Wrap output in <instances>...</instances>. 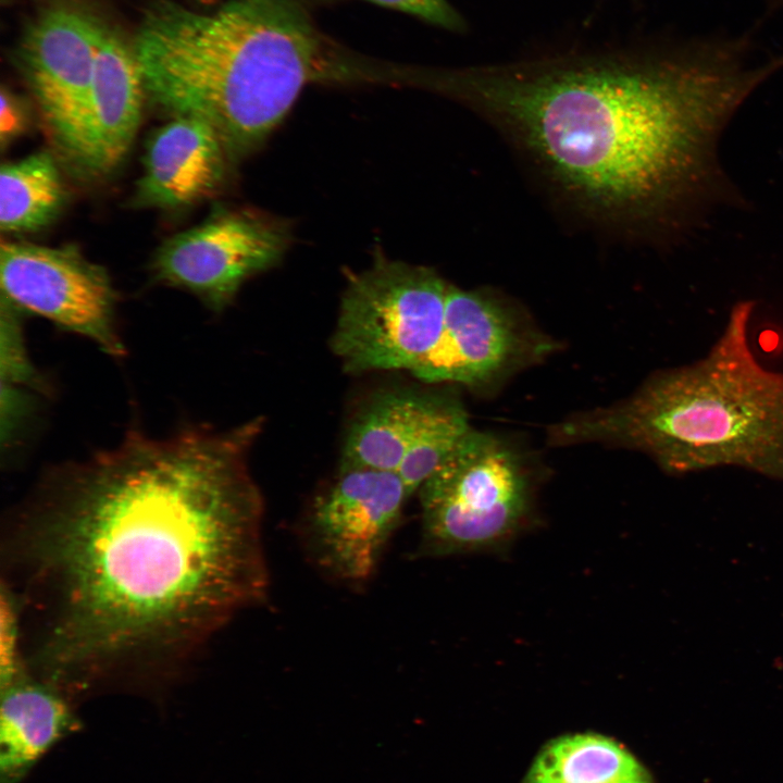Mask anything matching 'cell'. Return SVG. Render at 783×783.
Segmentation results:
<instances>
[{
    "label": "cell",
    "mask_w": 783,
    "mask_h": 783,
    "mask_svg": "<svg viewBox=\"0 0 783 783\" xmlns=\"http://www.w3.org/2000/svg\"><path fill=\"white\" fill-rule=\"evenodd\" d=\"M257 425L129 430L51 473L5 539L23 652L66 695L183 670L266 595Z\"/></svg>",
    "instance_id": "1"
},
{
    "label": "cell",
    "mask_w": 783,
    "mask_h": 783,
    "mask_svg": "<svg viewBox=\"0 0 783 783\" xmlns=\"http://www.w3.org/2000/svg\"><path fill=\"white\" fill-rule=\"evenodd\" d=\"M748 53L742 38L570 50L438 70L435 90L493 125L584 215L662 232L723 191L717 137L783 67Z\"/></svg>",
    "instance_id": "2"
},
{
    "label": "cell",
    "mask_w": 783,
    "mask_h": 783,
    "mask_svg": "<svg viewBox=\"0 0 783 783\" xmlns=\"http://www.w3.org/2000/svg\"><path fill=\"white\" fill-rule=\"evenodd\" d=\"M132 45L146 97L172 117L208 124L233 164L258 150L304 86L331 70L330 42L301 0H227L212 9L156 0Z\"/></svg>",
    "instance_id": "3"
},
{
    "label": "cell",
    "mask_w": 783,
    "mask_h": 783,
    "mask_svg": "<svg viewBox=\"0 0 783 783\" xmlns=\"http://www.w3.org/2000/svg\"><path fill=\"white\" fill-rule=\"evenodd\" d=\"M754 307H733L704 358L650 375L613 406L566 419L550 427V442L637 450L669 474L737 467L783 481V373L751 350Z\"/></svg>",
    "instance_id": "4"
},
{
    "label": "cell",
    "mask_w": 783,
    "mask_h": 783,
    "mask_svg": "<svg viewBox=\"0 0 783 783\" xmlns=\"http://www.w3.org/2000/svg\"><path fill=\"white\" fill-rule=\"evenodd\" d=\"M420 554L448 556L510 539L525 521L531 483L518 452L472 427L420 487Z\"/></svg>",
    "instance_id": "5"
},
{
    "label": "cell",
    "mask_w": 783,
    "mask_h": 783,
    "mask_svg": "<svg viewBox=\"0 0 783 783\" xmlns=\"http://www.w3.org/2000/svg\"><path fill=\"white\" fill-rule=\"evenodd\" d=\"M449 284L431 268L377 252L340 300L331 348L343 369L410 371L442 334Z\"/></svg>",
    "instance_id": "6"
},
{
    "label": "cell",
    "mask_w": 783,
    "mask_h": 783,
    "mask_svg": "<svg viewBox=\"0 0 783 783\" xmlns=\"http://www.w3.org/2000/svg\"><path fill=\"white\" fill-rule=\"evenodd\" d=\"M290 240L286 220L252 208H216L200 224L166 238L150 270L157 282L219 312L247 279L276 265Z\"/></svg>",
    "instance_id": "7"
},
{
    "label": "cell",
    "mask_w": 783,
    "mask_h": 783,
    "mask_svg": "<svg viewBox=\"0 0 783 783\" xmlns=\"http://www.w3.org/2000/svg\"><path fill=\"white\" fill-rule=\"evenodd\" d=\"M0 273L1 296L21 311L91 340L111 357L125 356L112 279L77 246L2 241Z\"/></svg>",
    "instance_id": "8"
},
{
    "label": "cell",
    "mask_w": 783,
    "mask_h": 783,
    "mask_svg": "<svg viewBox=\"0 0 783 783\" xmlns=\"http://www.w3.org/2000/svg\"><path fill=\"white\" fill-rule=\"evenodd\" d=\"M102 23L78 4L52 2L27 25L14 52L54 154L65 167L87 113Z\"/></svg>",
    "instance_id": "9"
},
{
    "label": "cell",
    "mask_w": 783,
    "mask_h": 783,
    "mask_svg": "<svg viewBox=\"0 0 783 783\" xmlns=\"http://www.w3.org/2000/svg\"><path fill=\"white\" fill-rule=\"evenodd\" d=\"M551 349L550 340L505 297L449 284L442 334L410 373L425 383L483 388Z\"/></svg>",
    "instance_id": "10"
},
{
    "label": "cell",
    "mask_w": 783,
    "mask_h": 783,
    "mask_svg": "<svg viewBox=\"0 0 783 783\" xmlns=\"http://www.w3.org/2000/svg\"><path fill=\"white\" fill-rule=\"evenodd\" d=\"M408 497L395 471L339 470L307 518L304 539L315 564L341 583L368 582L399 525Z\"/></svg>",
    "instance_id": "11"
},
{
    "label": "cell",
    "mask_w": 783,
    "mask_h": 783,
    "mask_svg": "<svg viewBox=\"0 0 783 783\" xmlns=\"http://www.w3.org/2000/svg\"><path fill=\"white\" fill-rule=\"evenodd\" d=\"M145 97L133 45L102 23L87 113L66 169L84 181L112 174L135 139Z\"/></svg>",
    "instance_id": "12"
},
{
    "label": "cell",
    "mask_w": 783,
    "mask_h": 783,
    "mask_svg": "<svg viewBox=\"0 0 783 783\" xmlns=\"http://www.w3.org/2000/svg\"><path fill=\"white\" fill-rule=\"evenodd\" d=\"M229 165L221 139L208 124L174 116L147 140L133 204L166 211L192 207L217 195Z\"/></svg>",
    "instance_id": "13"
},
{
    "label": "cell",
    "mask_w": 783,
    "mask_h": 783,
    "mask_svg": "<svg viewBox=\"0 0 783 783\" xmlns=\"http://www.w3.org/2000/svg\"><path fill=\"white\" fill-rule=\"evenodd\" d=\"M0 687L1 783H16L77 719L70 697L29 670Z\"/></svg>",
    "instance_id": "14"
},
{
    "label": "cell",
    "mask_w": 783,
    "mask_h": 783,
    "mask_svg": "<svg viewBox=\"0 0 783 783\" xmlns=\"http://www.w3.org/2000/svg\"><path fill=\"white\" fill-rule=\"evenodd\" d=\"M437 395L388 390L370 399L347 431L340 469H398Z\"/></svg>",
    "instance_id": "15"
},
{
    "label": "cell",
    "mask_w": 783,
    "mask_h": 783,
    "mask_svg": "<svg viewBox=\"0 0 783 783\" xmlns=\"http://www.w3.org/2000/svg\"><path fill=\"white\" fill-rule=\"evenodd\" d=\"M67 202L60 161L48 150L2 164L0 227L3 234L38 232L51 225Z\"/></svg>",
    "instance_id": "16"
},
{
    "label": "cell",
    "mask_w": 783,
    "mask_h": 783,
    "mask_svg": "<svg viewBox=\"0 0 783 783\" xmlns=\"http://www.w3.org/2000/svg\"><path fill=\"white\" fill-rule=\"evenodd\" d=\"M648 773L620 743L586 733L550 742L533 762L526 783H617Z\"/></svg>",
    "instance_id": "17"
},
{
    "label": "cell",
    "mask_w": 783,
    "mask_h": 783,
    "mask_svg": "<svg viewBox=\"0 0 783 783\" xmlns=\"http://www.w3.org/2000/svg\"><path fill=\"white\" fill-rule=\"evenodd\" d=\"M470 428L468 414L461 403L437 395L396 470L409 497L420 489Z\"/></svg>",
    "instance_id": "18"
},
{
    "label": "cell",
    "mask_w": 783,
    "mask_h": 783,
    "mask_svg": "<svg viewBox=\"0 0 783 783\" xmlns=\"http://www.w3.org/2000/svg\"><path fill=\"white\" fill-rule=\"evenodd\" d=\"M418 17L443 29L463 33L467 23L448 0H364Z\"/></svg>",
    "instance_id": "19"
},
{
    "label": "cell",
    "mask_w": 783,
    "mask_h": 783,
    "mask_svg": "<svg viewBox=\"0 0 783 783\" xmlns=\"http://www.w3.org/2000/svg\"><path fill=\"white\" fill-rule=\"evenodd\" d=\"M29 124L26 104L10 89H1L0 139L4 148L23 134Z\"/></svg>",
    "instance_id": "20"
},
{
    "label": "cell",
    "mask_w": 783,
    "mask_h": 783,
    "mask_svg": "<svg viewBox=\"0 0 783 783\" xmlns=\"http://www.w3.org/2000/svg\"><path fill=\"white\" fill-rule=\"evenodd\" d=\"M617 783H652V780H651L649 773H646L644 775L633 778V779H627V780L620 781Z\"/></svg>",
    "instance_id": "21"
}]
</instances>
